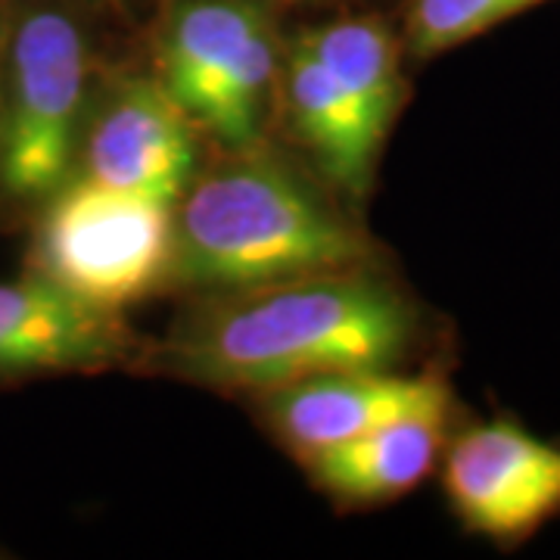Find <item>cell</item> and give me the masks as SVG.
I'll use <instances>...</instances> for the list:
<instances>
[{"instance_id": "cell-1", "label": "cell", "mask_w": 560, "mask_h": 560, "mask_svg": "<svg viewBox=\"0 0 560 560\" xmlns=\"http://www.w3.org/2000/svg\"><path fill=\"white\" fill-rule=\"evenodd\" d=\"M415 302L371 265L215 293L160 346L162 371L221 393L399 368L418 342Z\"/></svg>"}, {"instance_id": "cell-2", "label": "cell", "mask_w": 560, "mask_h": 560, "mask_svg": "<svg viewBox=\"0 0 560 560\" xmlns=\"http://www.w3.org/2000/svg\"><path fill=\"white\" fill-rule=\"evenodd\" d=\"M374 249L352 221L293 165L241 147L194 175L172 206L165 280L231 293L265 283L364 268Z\"/></svg>"}, {"instance_id": "cell-3", "label": "cell", "mask_w": 560, "mask_h": 560, "mask_svg": "<svg viewBox=\"0 0 560 560\" xmlns=\"http://www.w3.org/2000/svg\"><path fill=\"white\" fill-rule=\"evenodd\" d=\"M91 44L66 0H13L0 66V190L54 197L72 175L88 116Z\"/></svg>"}, {"instance_id": "cell-4", "label": "cell", "mask_w": 560, "mask_h": 560, "mask_svg": "<svg viewBox=\"0 0 560 560\" xmlns=\"http://www.w3.org/2000/svg\"><path fill=\"white\" fill-rule=\"evenodd\" d=\"M156 79L231 150L256 147L278 101L280 38L268 0H165Z\"/></svg>"}, {"instance_id": "cell-5", "label": "cell", "mask_w": 560, "mask_h": 560, "mask_svg": "<svg viewBox=\"0 0 560 560\" xmlns=\"http://www.w3.org/2000/svg\"><path fill=\"white\" fill-rule=\"evenodd\" d=\"M172 206L81 175L66 180L35 237V275L97 308L116 312L150 296L168 275Z\"/></svg>"}, {"instance_id": "cell-6", "label": "cell", "mask_w": 560, "mask_h": 560, "mask_svg": "<svg viewBox=\"0 0 560 560\" xmlns=\"http://www.w3.org/2000/svg\"><path fill=\"white\" fill-rule=\"evenodd\" d=\"M442 489L460 526L499 548H517L560 517V442L517 420H477L442 452Z\"/></svg>"}, {"instance_id": "cell-7", "label": "cell", "mask_w": 560, "mask_h": 560, "mask_svg": "<svg viewBox=\"0 0 560 560\" xmlns=\"http://www.w3.org/2000/svg\"><path fill=\"white\" fill-rule=\"evenodd\" d=\"M84 175L175 206L197 175V125L160 79L116 81L81 128Z\"/></svg>"}, {"instance_id": "cell-8", "label": "cell", "mask_w": 560, "mask_h": 560, "mask_svg": "<svg viewBox=\"0 0 560 560\" xmlns=\"http://www.w3.org/2000/svg\"><path fill=\"white\" fill-rule=\"evenodd\" d=\"M261 399L278 440L300 458H308L389 420L452 411L455 393L436 371L401 374L396 368H361L290 383L261 393Z\"/></svg>"}, {"instance_id": "cell-9", "label": "cell", "mask_w": 560, "mask_h": 560, "mask_svg": "<svg viewBox=\"0 0 560 560\" xmlns=\"http://www.w3.org/2000/svg\"><path fill=\"white\" fill-rule=\"evenodd\" d=\"M131 349L116 312L28 275L0 283V381L103 371Z\"/></svg>"}, {"instance_id": "cell-10", "label": "cell", "mask_w": 560, "mask_h": 560, "mask_svg": "<svg viewBox=\"0 0 560 560\" xmlns=\"http://www.w3.org/2000/svg\"><path fill=\"white\" fill-rule=\"evenodd\" d=\"M452 411H423L302 458L308 477L330 499L381 504L415 492L440 467Z\"/></svg>"}, {"instance_id": "cell-11", "label": "cell", "mask_w": 560, "mask_h": 560, "mask_svg": "<svg viewBox=\"0 0 560 560\" xmlns=\"http://www.w3.org/2000/svg\"><path fill=\"white\" fill-rule=\"evenodd\" d=\"M278 101H283L293 138L308 150L324 178L346 194H364L383 138L361 119L355 103L300 38L290 44L280 66Z\"/></svg>"}, {"instance_id": "cell-12", "label": "cell", "mask_w": 560, "mask_h": 560, "mask_svg": "<svg viewBox=\"0 0 560 560\" xmlns=\"http://www.w3.org/2000/svg\"><path fill=\"white\" fill-rule=\"evenodd\" d=\"M300 40L355 103L361 119L386 140L405 101L396 32L381 16H342L302 32Z\"/></svg>"}, {"instance_id": "cell-13", "label": "cell", "mask_w": 560, "mask_h": 560, "mask_svg": "<svg viewBox=\"0 0 560 560\" xmlns=\"http://www.w3.org/2000/svg\"><path fill=\"white\" fill-rule=\"evenodd\" d=\"M539 3L548 0H408V54L418 60L442 57Z\"/></svg>"}, {"instance_id": "cell-14", "label": "cell", "mask_w": 560, "mask_h": 560, "mask_svg": "<svg viewBox=\"0 0 560 560\" xmlns=\"http://www.w3.org/2000/svg\"><path fill=\"white\" fill-rule=\"evenodd\" d=\"M10 3H13V0H0V66H3V44H7V28H10Z\"/></svg>"}]
</instances>
